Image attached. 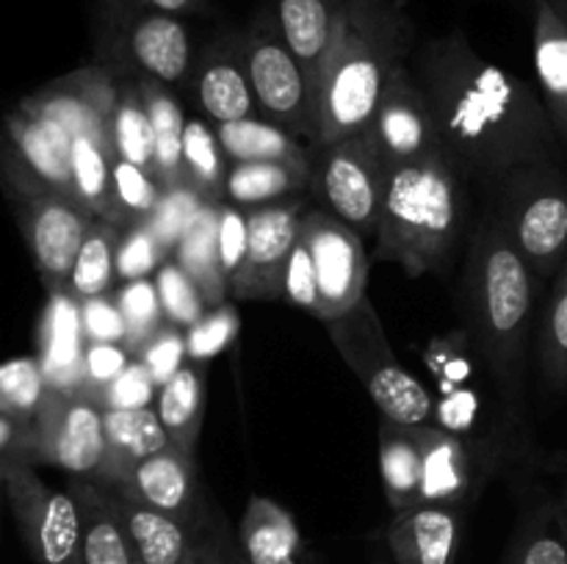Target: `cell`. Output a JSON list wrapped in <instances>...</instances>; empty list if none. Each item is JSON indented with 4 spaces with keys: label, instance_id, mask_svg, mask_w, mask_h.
I'll return each instance as SVG.
<instances>
[{
    "label": "cell",
    "instance_id": "obj_42",
    "mask_svg": "<svg viewBox=\"0 0 567 564\" xmlns=\"http://www.w3.org/2000/svg\"><path fill=\"white\" fill-rule=\"evenodd\" d=\"M540 365L551 385L567 387V265L554 280L540 324Z\"/></svg>",
    "mask_w": 567,
    "mask_h": 564
},
{
    "label": "cell",
    "instance_id": "obj_48",
    "mask_svg": "<svg viewBox=\"0 0 567 564\" xmlns=\"http://www.w3.org/2000/svg\"><path fill=\"white\" fill-rule=\"evenodd\" d=\"M127 348L122 343H92L83 354L81 387L103 404V393L127 370Z\"/></svg>",
    "mask_w": 567,
    "mask_h": 564
},
{
    "label": "cell",
    "instance_id": "obj_41",
    "mask_svg": "<svg viewBox=\"0 0 567 564\" xmlns=\"http://www.w3.org/2000/svg\"><path fill=\"white\" fill-rule=\"evenodd\" d=\"M48 390L50 379L37 359H11L0 370V393H3L0 409L3 412L17 415L22 420H37Z\"/></svg>",
    "mask_w": 567,
    "mask_h": 564
},
{
    "label": "cell",
    "instance_id": "obj_32",
    "mask_svg": "<svg viewBox=\"0 0 567 564\" xmlns=\"http://www.w3.org/2000/svg\"><path fill=\"white\" fill-rule=\"evenodd\" d=\"M105 435H109L111 446V468L105 479L97 481L103 487L114 484L122 470H127L131 464L142 462V459L153 457L161 448L169 446V435H166L158 412L147 407H105Z\"/></svg>",
    "mask_w": 567,
    "mask_h": 564
},
{
    "label": "cell",
    "instance_id": "obj_34",
    "mask_svg": "<svg viewBox=\"0 0 567 564\" xmlns=\"http://www.w3.org/2000/svg\"><path fill=\"white\" fill-rule=\"evenodd\" d=\"M144 103H147L150 119L155 133V177L164 188H175L186 182L183 169V136H186V116L181 105L172 97L169 88L161 81L147 75H138Z\"/></svg>",
    "mask_w": 567,
    "mask_h": 564
},
{
    "label": "cell",
    "instance_id": "obj_28",
    "mask_svg": "<svg viewBox=\"0 0 567 564\" xmlns=\"http://www.w3.org/2000/svg\"><path fill=\"white\" fill-rule=\"evenodd\" d=\"M214 127L230 164L277 160V164H291L299 169H313L308 147L299 142L297 133L277 125V122L247 116V119L225 122V125Z\"/></svg>",
    "mask_w": 567,
    "mask_h": 564
},
{
    "label": "cell",
    "instance_id": "obj_6",
    "mask_svg": "<svg viewBox=\"0 0 567 564\" xmlns=\"http://www.w3.org/2000/svg\"><path fill=\"white\" fill-rule=\"evenodd\" d=\"M324 324L330 341L336 343L354 376L363 382L365 393L377 404L382 418L408 426L426 424L432 418L435 404H432L430 390L396 359L369 296Z\"/></svg>",
    "mask_w": 567,
    "mask_h": 564
},
{
    "label": "cell",
    "instance_id": "obj_30",
    "mask_svg": "<svg viewBox=\"0 0 567 564\" xmlns=\"http://www.w3.org/2000/svg\"><path fill=\"white\" fill-rule=\"evenodd\" d=\"M316 182L313 169H299L277 160H249V164H230L227 171L225 202L238 208H260V205L282 202V199L302 197Z\"/></svg>",
    "mask_w": 567,
    "mask_h": 564
},
{
    "label": "cell",
    "instance_id": "obj_39",
    "mask_svg": "<svg viewBox=\"0 0 567 564\" xmlns=\"http://www.w3.org/2000/svg\"><path fill=\"white\" fill-rule=\"evenodd\" d=\"M116 304L122 310V318H125V343L133 359L147 348V343L164 330L169 321H166L164 304H161L158 288L155 280H136V282H122L114 291Z\"/></svg>",
    "mask_w": 567,
    "mask_h": 564
},
{
    "label": "cell",
    "instance_id": "obj_18",
    "mask_svg": "<svg viewBox=\"0 0 567 564\" xmlns=\"http://www.w3.org/2000/svg\"><path fill=\"white\" fill-rule=\"evenodd\" d=\"M465 509L419 503L396 512L388 525V547L396 564H454L463 545Z\"/></svg>",
    "mask_w": 567,
    "mask_h": 564
},
{
    "label": "cell",
    "instance_id": "obj_27",
    "mask_svg": "<svg viewBox=\"0 0 567 564\" xmlns=\"http://www.w3.org/2000/svg\"><path fill=\"white\" fill-rule=\"evenodd\" d=\"M172 258L197 282L208 307L227 304L230 276H227L219 258V202H208L205 199V205L197 210V216L188 224L186 236L181 238Z\"/></svg>",
    "mask_w": 567,
    "mask_h": 564
},
{
    "label": "cell",
    "instance_id": "obj_15",
    "mask_svg": "<svg viewBox=\"0 0 567 564\" xmlns=\"http://www.w3.org/2000/svg\"><path fill=\"white\" fill-rule=\"evenodd\" d=\"M120 83L105 64H89L64 77L44 83L20 105L31 114L44 116L64 127L72 138L83 136L114 153L111 119H114ZM116 155V153H114Z\"/></svg>",
    "mask_w": 567,
    "mask_h": 564
},
{
    "label": "cell",
    "instance_id": "obj_19",
    "mask_svg": "<svg viewBox=\"0 0 567 564\" xmlns=\"http://www.w3.org/2000/svg\"><path fill=\"white\" fill-rule=\"evenodd\" d=\"M419 431L424 446V503L468 509L485 484L474 446L430 424H421Z\"/></svg>",
    "mask_w": 567,
    "mask_h": 564
},
{
    "label": "cell",
    "instance_id": "obj_5",
    "mask_svg": "<svg viewBox=\"0 0 567 564\" xmlns=\"http://www.w3.org/2000/svg\"><path fill=\"white\" fill-rule=\"evenodd\" d=\"M3 182L44 288L53 296L64 293L78 249L97 216L72 194L37 180L9 153H3Z\"/></svg>",
    "mask_w": 567,
    "mask_h": 564
},
{
    "label": "cell",
    "instance_id": "obj_53",
    "mask_svg": "<svg viewBox=\"0 0 567 564\" xmlns=\"http://www.w3.org/2000/svg\"><path fill=\"white\" fill-rule=\"evenodd\" d=\"M153 9L166 11V14H194V11H203L208 6V0H147Z\"/></svg>",
    "mask_w": 567,
    "mask_h": 564
},
{
    "label": "cell",
    "instance_id": "obj_52",
    "mask_svg": "<svg viewBox=\"0 0 567 564\" xmlns=\"http://www.w3.org/2000/svg\"><path fill=\"white\" fill-rule=\"evenodd\" d=\"M83 335L92 343H125V318L114 293L83 302Z\"/></svg>",
    "mask_w": 567,
    "mask_h": 564
},
{
    "label": "cell",
    "instance_id": "obj_23",
    "mask_svg": "<svg viewBox=\"0 0 567 564\" xmlns=\"http://www.w3.org/2000/svg\"><path fill=\"white\" fill-rule=\"evenodd\" d=\"M238 545L244 564H310L297 523L271 498H249L238 525Z\"/></svg>",
    "mask_w": 567,
    "mask_h": 564
},
{
    "label": "cell",
    "instance_id": "obj_10",
    "mask_svg": "<svg viewBox=\"0 0 567 564\" xmlns=\"http://www.w3.org/2000/svg\"><path fill=\"white\" fill-rule=\"evenodd\" d=\"M6 501L22 545L37 564H83L81 509L70 490L44 484L31 464L0 459Z\"/></svg>",
    "mask_w": 567,
    "mask_h": 564
},
{
    "label": "cell",
    "instance_id": "obj_3",
    "mask_svg": "<svg viewBox=\"0 0 567 564\" xmlns=\"http://www.w3.org/2000/svg\"><path fill=\"white\" fill-rule=\"evenodd\" d=\"M535 271L493 216L480 221L471 238L463 274L465 326L474 352L485 363L513 415H520L526 376Z\"/></svg>",
    "mask_w": 567,
    "mask_h": 564
},
{
    "label": "cell",
    "instance_id": "obj_2",
    "mask_svg": "<svg viewBox=\"0 0 567 564\" xmlns=\"http://www.w3.org/2000/svg\"><path fill=\"white\" fill-rule=\"evenodd\" d=\"M413 42L415 25L402 0H343L336 42L316 86V149L371 125L393 72L413 53Z\"/></svg>",
    "mask_w": 567,
    "mask_h": 564
},
{
    "label": "cell",
    "instance_id": "obj_36",
    "mask_svg": "<svg viewBox=\"0 0 567 564\" xmlns=\"http://www.w3.org/2000/svg\"><path fill=\"white\" fill-rule=\"evenodd\" d=\"M111 142H114L116 158L131 160L155 175L153 119H150L138 77L120 83V100H116L114 119H111Z\"/></svg>",
    "mask_w": 567,
    "mask_h": 564
},
{
    "label": "cell",
    "instance_id": "obj_45",
    "mask_svg": "<svg viewBox=\"0 0 567 564\" xmlns=\"http://www.w3.org/2000/svg\"><path fill=\"white\" fill-rule=\"evenodd\" d=\"M205 199L197 188H192L188 182H181L175 188H166L164 199H161L158 210H155L153 219L147 221L153 227V232L158 236V241L169 249V254L175 252L181 238L186 236L188 224L194 221L197 210L203 208Z\"/></svg>",
    "mask_w": 567,
    "mask_h": 564
},
{
    "label": "cell",
    "instance_id": "obj_49",
    "mask_svg": "<svg viewBox=\"0 0 567 564\" xmlns=\"http://www.w3.org/2000/svg\"><path fill=\"white\" fill-rule=\"evenodd\" d=\"M186 354H188L186 330L166 324L164 330L147 343V348H144L136 359L147 368V374L153 376L155 385L161 387L172 374H175V370H181L183 365H186L183 363Z\"/></svg>",
    "mask_w": 567,
    "mask_h": 564
},
{
    "label": "cell",
    "instance_id": "obj_22",
    "mask_svg": "<svg viewBox=\"0 0 567 564\" xmlns=\"http://www.w3.org/2000/svg\"><path fill=\"white\" fill-rule=\"evenodd\" d=\"M111 490V487H109ZM114 506L120 512L122 525L133 542L138 562L142 564H188L194 547V525L158 512L147 503L136 501L133 495L111 490Z\"/></svg>",
    "mask_w": 567,
    "mask_h": 564
},
{
    "label": "cell",
    "instance_id": "obj_37",
    "mask_svg": "<svg viewBox=\"0 0 567 564\" xmlns=\"http://www.w3.org/2000/svg\"><path fill=\"white\" fill-rule=\"evenodd\" d=\"M183 169H186V182L192 188H197L203 194V199H208V202H225L230 160H227L225 149H221L216 127L208 125L205 119L186 122Z\"/></svg>",
    "mask_w": 567,
    "mask_h": 564
},
{
    "label": "cell",
    "instance_id": "obj_4",
    "mask_svg": "<svg viewBox=\"0 0 567 564\" xmlns=\"http://www.w3.org/2000/svg\"><path fill=\"white\" fill-rule=\"evenodd\" d=\"M463 224L460 166L446 153L393 169L377 224V260L421 276L446 263Z\"/></svg>",
    "mask_w": 567,
    "mask_h": 564
},
{
    "label": "cell",
    "instance_id": "obj_40",
    "mask_svg": "<svg viewBox=\"0 0 567 564\" xmlns=\"http://www.w3.org/2000/svg\"><path fill=\"white\" fill-rule=\"evenodd\" d=\"M164 191L166 188L153 171L125 158H114V205L122 230L133 224H147L158 210Z\"/></svg>",
    "mask_w": 567,
    "mask_h": 564
},
{
    "label": "cell",
    "instance_id": "obj_35",
    "mask_svg": "<svg viewBox=\"0 0 567 564\" xmlns=\"http://www.w3.org/2000/svg\"><path fill=\"white\" fill-rule=\"evenodd\" d=\"M502 564H567V534L557 498L524 509Z\"/></svg>",
    "mask_w": 567,
    "mask_h": 564
},
{
    "label": "cell",
    "instance_id": "obj_7",
    "mask_svg": "<svg viewBox=\"0 0 567 564\" xmlns=\"http://www.w3.org/2000/svg\"><path fill=\"white\" fill-rule=\"evenodd\" d=\"M493 219L537 276L567 265V177L551 166L515 169Z\"/></svg>",
    "mask_w": 567,
    "mask_h": 564
},
{
    "label": "cell",
    "instance_id": "obj_56",
    "mask_svg": "<svg viewBox=\"0 0 567 564\" xmlns=\"http://www.w3.org/2000/svg\"><path fill=\"white\" fill-rule=\"evenodd\" d=\"M138 564H142V562H138Z\"/></svg>",
    "mask_w": 567,
    "mask_h": 564
},
{
    "label": "cell",
    "instance_id": "obj_17",
    "mask_svg": "<svg viewBox=\"0 0 567 564\" xmlns=\"http://www.w3.org/2000/svg\"><path fill=\"white\" fill-rule=\"evenodd\" d=\"M111 490H120L133 495L136 501L158 509V512L172 514L183 523L197 529L199 518L205 512V503L199 501V481H197V459L194 451L181 446L161 448L153 457L131 464L122 470L120 479L109 484Z\"/></svg>",
    "mask_w": 567,
    "mask_h": 564
},
{
    "label": "cell",
    "instance_id": "obj_13",
    "mask_svg": "<svg viewBox=\"0 0 567 564\" xmlns=\"http://www.w3.org/2000/svg\"><path fill=\"white\" fill-rule=\"evenodd\" d=\"M308 213L305 197L260 205L247 210V254L230 282V293L241 302L282 299L288 260Z\"/></svg>",
    "mask_w": 567,
    "mask_h": 564
},
{
    "label": "cell",
    "instance_id": "obj_54",
    "mask_svg": "<svg viewBox=\"0 0 567 564\" xmlns=\"http://www.w3.org/2000/svg\"><path fill=\"white\" fill-rule=\"evenodd\" d=\"M557 503H559V514H563V525H565V534H567V476H565L563 495L557 498Z\"/></svg>",
    "mask_w": 567,
    "mask_h": 564
},
{
    "label": "cell",
    "instance_id": "obj_44",
    "mask_svg": "<svg viewBox=\"0 0 567 564\" xmlns=\"http://www.w3.org/2000/svg\"><path fill=\"white\" fill-rule=\"evenodd\" d=\"M169 249L158 241L150 224H133L122 232L120 252H116V276L122 282L150 280L161 265L169 260Z\"/></svg>",
    "mask_w": 567,
    "mask_h": 564
},
{
    "label": "cell",
    "instance_id": "obj_43",
    "mask_svg": "<svg viewBox=\"0 0 567 564\" xmlns=\"http://www.w3.org/2000/svg\"><path fill=\"white\" fill-rule=\"evenodd\" d=\"M155 288H158L161 304H164L166 321L181 330H192L205 313H208V302H205L203 291L197 282L183 271V265L175 258L166 260L158 271H155Z\"/></svg>",
    "mask_w": 567,
    "mask_h": 564
},
{
    "label": "cell",
    "instance_id": "obj_14",
    "mask_svg": "<svg viewBox=\"0 0 567 564\" xmlns=\"http://www.w3.org/2000/svg\"><path fill=\"white\" fill-rule=\"evenodd\" d=\"M299 236L308 243L316 276H319L316 318H338L352 310L360 299H365L369 258H365L363 238L352 224L319 208H308Z\"/></svg>",
    "mask_w": 567,
    "mask_h": 564
},
{
    "label": "cell",
    "instance_id": "obj_9",
    "mask_svg": "<svg viewBox=\"0 0 567 564\" xmlns=\"http://www.w3.org/2000/svg\"><path fill=\"white\" fill-rule=\"evenodd\" d=\"M100 48L136 66L164 86L181 83L192 70V36L175 14L153 9L147 0L100 3Z\"/></svg>",
    "mask_w": 567,
    "mask_h": 564
},
{
    "label": "cell",
    "instance_id": "obj_20",
    "mask_svg": "<svg viewBox=\"0 0 567 564\" xmlns=\"http://www.w3.org/2000/svg\"><path fill=\"white\" fill-rule=\"evenodd\" d=\"M37 180L75 197L72 180V136L55 122L17 105L6 116V149Z\"/></svg>",
    "mask_w": 567,
    "mask_h": 564
},
{
    "label": "cell",
    "instance_id": "obj_55",
    "mask_svg": "<svg viewBox=\"0 0 567 564\" xmlns=\"http://www.w3.org/2000/svg\"><path fill=\"white\" fill-rule=\"evenodd\" d=\"M554 6H557V11L559 14H563V20L567 22V0H551Z\"/></svg>",
    "mask_w": 567,
    "mask_h": 564
},
{
    "label": "cell",
    "instance_id": "obj_12",
    "mask_svg": "<svg viewBox=\"0 0 567 564\" xmlns=\"http://www.w3.org/2000/svg\"><path fill=\"white\" fill-rule=\"evenodd\" d=\"M391 164L371 138L369 130L321 147L319 188L330 202L332 213L352 224L358 232H377L388 186Z\"/></svg>",
    "mask_w": 567,
    "mask_h": 564
},
{
    "label": "cell",
    "instance_id": "obj_51",
    "mask_svg": "<svg viewBox=\"0 0 567 564\" xmlns=\"http://www.w3.org/2000/svg\"><path fill=\"white\" fill-rule=\"evenodd\" d=\"M247 254V213L233 202H219V258L227 276H236Z\"/></svg>",
    "mask_w": 567,
    "mask_h": 564
},
{
    "label": "cell",
    "instance_id": "obj_29",
    "mask_svg": "<svg viewBox=\"0 0 567 564\" xmlns=\"http://www.w3.org/2000/svg\"><path fill=\"white\" fill-rule=\"evenodd\" d=\"M535 66L548 114L567 138V22L551 0H535Z\"/></svg>",
    "mask_w": 567,
    "mask_h": 564
},
{
    "label": "cell",
    "instance_id": "obj_24",
    "mask_svg": "<svg viewBox=\"0 0 567 564\" xmlns=\"http://www.w3.org/2000/svg\"><path fill=\"white\" fill-rule=\"evenodd\" d=\"M343 0H277V22L288 48L308 72L313 92L336 42Z\"/></svg>",
    "mask_w": 567,
    "mask_h": 564
},
{
    "label": "cell",
    "instance_id": "obj_21",
    "mask_svg": "<svg viewBox=\"0 0 567 564\" xmlns=\"http://www.w3.org/2000/svg\"><path fill=\"white\" fill-rule=\"evenodd\" d=\"M197 97L210 125L255 116L258 100L244 64V39L227 36L205 50L197 75Z\"/></svg>",
    "mask_w": 567,
    "mask_h": 564
},
{
    "label": "cell",
    "instance_id": "obj_26",
    "mask_svg": "<svg viewBox=\"0 0 567 564\" xmlns=\"http://www.w3.org/2000/svg\"><path fill=\"white\" fill-rule=\"evenodd\" d=\"M421 424H380V473L393 512H404L424 503V446Z\"/></svg>",
    "mask_w": 567,
    "mask_h": 564
},
{
    "label": "cell",
    "instance_id": "obj_46",
    "mask_svg": "<svg viewBox=\"0 0 567 564\" xmlns=\"http://www.w3.org/2000/svg\"><path fill=\"white\" fill-rule=\"evenodd\" d=\"M188 564H244L238 536H233L225 518L216 509L205 506L197 531H194V547Z\"/></svg>",
    "mask_w": 567,
    "mask_h": 564
},
{
    "label": "cell",
    "instance_id": "obj_1",
    "mask_svg": "<svg viewBox=\"0 0 567 564\" xmlns=\"http://www.w3.org/2000/svg\"><path fill=\"white\" fill-rule=\"evenodd\" d=\"M413 75L424 88L443 149L460 169L504 177L548 166L557 125L535 88L491 64L460 31L413 50Z\"/></svg>",
    "mask_w": 567,
    "mask_h": 564
},
{
    "label": "cell",
    "instance_id": "obj_33",
    "mask_svg": "<svg viewBox=\"0 0 567 564\" xmlns=\"http://www.w3.org/2000/svg\"><path fill=\"white\" fill-rule=\"evenodd\" d=\"M122 232L125 230L114 221L94 219L81 249H78L75 265H72L70 280H66V296L83 304L116 291V285H120L116 252H120Z\"/></svg>",
    "mask_w": 567,
    "mask_h": 564
},
{
    "label": "cell",
    "instance_id": "obj_47",
    "mask_svg": "<svg viewBox=\"0 0 567 564\" xmlns=\"http://www.w3.org/2000/svg\"><path fill=\"white\" fill-rule=\"evenodd\" d=\"M238 332V315L230 304H219V307H210L192 330L186 332L188 341V357L197 363V359H208L214 354L225 352L227 343L236 337Z\"/></svg>",
    "mask_w": 567,
    "mask_h": 564
},
{
    "label": "cell",
    "instance_id": "obj_50",
    "mask_svg": "<svg viewBox=\"0 0 567 564\" xmlns=\"http://www.w3.org/2000/svg\"><path fill=\"white\" fill-rule=\"evenodd\" d=\"M282 299H288L297 307L308 310L310 315L319 313V276H316L313 258H310L308 243L299 236L293 247L291 260H288L286 282H282Z\"/></svg>",
    "mask_w": 567,
    "mask_h": 564
},
{
    "label": "cell",
    "instance_id": "obj_31",
    "mask_svg": "<svg viewBox=\"0 0 567 564\" xmlns=\"http://www.w3.org/2000/svg\"><path fill=\"white\" fill-rule=\"evenodd\" d=\"M205 396H208L205 393V370L194 363L183 365L158 387L155 412H158L172 446L197 453V440L205 418Z\"/></svg>",
    "mask_w": 567,
    "mask_h": 564
},
{
    "label": "cell",
    "instance_id": "obj_11",
    "mask_svg": "<svg viewBox=\"0 0 567 564\" xmlns=\"http://www.w3.org/2000/svg\"><path fill=\"white\" fill-rule=\"evenodd\" d=\"M33 426L44 464H59L72 479H105L111 468L105 407L83 387L50 385Z\"/></svg>",
    "mask_w": 567,
    "mask_h": 564
},
{
    "label": "cell",
    "instance_id": "obj_25",
    "mask_svg": "<svg viewBox=\"0 0 567 564\" xmlns=\"http://www.w3.org/2000/svg\"><path fill=\"white\" fill-rule=\"evenodd\" d=\"M70 492L81 509L83 564H138L109 487L92 479H72Z\"/></svg>",
    "mask_w": 567,
    "mask_h": 564
},
{
    "label": "cell",
    "instance_id": "obj_8",
    "mask_svg": "<svg viewBox=\"0 0 567 564\" xmlns=\"http://www.w3.org/2000/svg\"><path fill=\"white\" fill-rule=\"evenodd\" d=\"M244 64L252 83L258 111L266 119L288 127L297 136L319 142V105L313 83L299 64L277 22V11L266 9L244 33Z\"/></svg>",
    "mask_w": 567,
    "mask_h": 564
},
{
    "label": "cell",
    "instance_id": "obj_38",
    "mask_svg": "<svg viewBox=\"0 0 567 564\" xmlns=\"http://www.w3.org/2000/svg\"><path fill=\"white\" fill-rule=\"evenodd\" d=\"M114 158L111 149L100 147L92 138H72V180H75V197L92 210L97 219L114 221Z\"/></svg>",
    "mask_w": 567,
    "mask_h": 564
},
{
    "label": "cell",
    "instance_id": "obj_16",
    "mask_svg": "<svg viewBox=\"0 0 567 564\" xmlns=\"http://www.w3.org/2000/svg\"><path fill=\"white\" fill-rule=\"evenodd\" d=\"M365 130L382 149L391 169L446 153L430 100L408 64L393 72Z\"/></svg>",
    "mask_w": 567,
    "mask_h": 564
}]
</instances>
